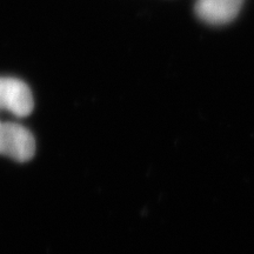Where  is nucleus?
<instances>
[{
	"label": "nucleus",
	"instance_id": "obj_1",
	"mask_svg": "<svg viewBox=\"0 0 254 254\" xmlns=\"http://www.w3.org/2000/svg\"><path fill=\"white\" fill-rule=\"evenodd\" d=\"M36 153V140L26 127L0 120V155L15 161H28Z\"/></svg>",
	"mask_w": 254,
	"mask_h": 254
},
{
	"label": "nucleus",
	"instance_id": "obj_2",
	"mask_svg": "<svg viewBox=\"0 0 254 254\" xmlns=\"http://www.w3.org/2000/svg\"><path fill=\"white\" fill-rule=\"evenodd\" d=\"M33 107V95L23 80L0 77V111H7L15 117L23 118L30 116Z\"/></svg>",
	"mask_w": 254,
	"mask_h": 254
},
{
	"label": "nucleus",
	"instance_id": "obj_3",
	"mask_svg": "<svg viewBox=\"0 0 254 254\" xmlns=\"http://www.w3.org/2000/svg\"><path fill=\"white\" fill-rule=\"evenodd\" d=\"M243 0H198L195 12L201 20L212 25L226 24L239 13Z\"/></svg>",
	"mask_w": 254,
	"mask_h": 254
}]
</instances>
